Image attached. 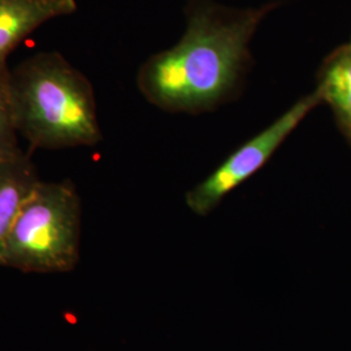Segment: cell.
<instances>
[{
  "mask_svg": "<svg viewBox=\"0 0 351 351\" xmlns=\"http://www.w3.org/2000/svg\"><path fill=\"white\" fill-rule=\"evenodd\" d=\"M275 5L230 10L208 1L190 4L178 43L141 65V94L162 111L190 114L232 101L251 68V39Z\"/></svg>",
  "mask_w": 351,
  "mask_h": 351,
  "instance_id": "obj_1",
  "label": "cell"
},
{
  "mask_svg": "<svg viewBox=\"0 0 351 351\" xmlns=\"http://www.w3.org/2000/svg\"><path fill=\"white\" fill-rule=\"evenodd\" d=\"M11 93L19 134L34 149L101 142L94 88L60 52H37L11 69Z\"/></svg>",
  "mask_w": 351,
  "mask_h": 351,
  "instance_id": "obj_2",
  "label": "cell"
},
{
  "mask_svg": "<svg viewBox=\"0 0 351 351\" xmlns=\"http://www.w3.org/2000/svg\"><path fill=\"white\" fill-rule=\"evenodd\" d=\"M81 199L71 180L38 181L16 217L0 267L63 274L80 259Z\"/></svg>",
  "mask_w": 351,
  "mask_h": 351,
  "instance_id": "obj_3",
  "label": "cell"
},
{
  "mask_svg": "<svg viewBox=\"0 0 351 351\" xmlns=\"http://www.w3.org/2000/svg\"><path fill=\"white\" fill-rule=\"evenodd\" d=\"M320 104H323V98L316 88L295 101L287 112L230 154L224 163L191 189L186 194L189 208L198 216L213 213L229 193L255 175L271 159L307 114Z\"/></svg>",
  "mask_w": 351,
  "mask_h": 351,
  "instance_id": "obj_4",
  "label": "cell"
},
{
  "mask_svg": "<svg viewBox=\"0 0 351 351\" xmlns=\"http://www.w3.org/2000/svg\"><path fill=\"white\" fill-rule=\"evenodd\" d=\"M75 11V0H0V62L38 27Z\"/></svg>",
  "mask_w": 351,
  "mask_h": 351,
  "instance_id": "obj_5",
  "label": "cell"
},
{
  "mask_svg": "<svg viewBox=\"0 0 351 351\" xmlns=\"http://www.w3.org/2000/svg\"><path fill=\"white\" fill-rule=\"evenodd\" d=\"M316 88L351 146V49L346 43L324 59L317 73Z\"/></svg>",
  "mask_w": 351,
  "mask_h": 351,
  "instance_id": "obj_6",
  "label": "cell"
},
{
  "mask_svg": "<svg viewBox=\"0 0 351 351\" xmlns=\"http://www.w3.org/2000/svg\"><path fill=\"white\" fill-rule=\"evenodd\" d=\"M38 181L27 154L0 162V259L16 217Z\"/></svg>",
  "mask_w": 351,
  "mask_h": 351,
  "instance_id": "obj_7",
  "label": "cell"
},
{
  "mask_svg": "<svg viewBox=\"0 0 351 351\" xmlns=\"http://www.w3.org/2000/svg\"><path fill=\"white\" fill-rule=\"evenodd\" d=\"M19 136L11 93V68L4 60L0 62V162L24 154L19 145Z\"/></svg>",
  "mask_w": 351,
  "mask_h": 351,
  "instance_id": "obj_8",
  "label": "cell"
},
{
  "mask_svg": "<svg viewBox=\"0 0 351 351\" xmlns=\"http://www.w3.org/2000/svg\"><path fill=\"white\" fill-rule=\"evenodd\" d=\"M346 45H348V46H349V47H350V49H351V38H350V40H349V42H348V43H346Z\"/></svg>",
  "mask_w": 351,
  "mask_h": 351,
  "instance_id": "obj_9",
  "label": "cell"
}]
</instances>
